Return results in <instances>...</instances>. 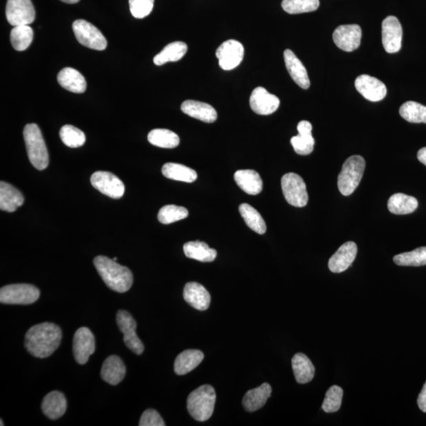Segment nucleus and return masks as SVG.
Listing matches in <instances>:
<instances>
[{
	"mask_svg": "<svg viewBox=\"0 0 426 426\" xmlns=\"http://www.w3.org/2000/svg\"><path fill=\"white\" fill-rule=\"evenodd\" d=\"M203 352L199 349H187L180 353L174 364V373L185 375L191 372L203 361Z\"/></svg>",
	"mask_w": 426,
	"mask_h": 426,
	"instance_id": "nucleus-28",
	"label": "nucleus"
},
{
	"mask_svg": "<svg viewBox=\"0 0 426 426\" xmlns=\"http://www.w3.org/2000/svg\"><path fill=\"white\" fill-rule=\"evenodd\" d=\"M239 210L245 223H247L251 230L259 234H263L266 232V223L263 217L254 207L244 203L239 205Z\"/></svg>",
	"mask_w": 426,
	"mask_h": 426,
	"instance_id": "nucleus-36",
	"label": "nucleus"
},
{
	"mask_svg": "<svg viewBox=\"0 0 426 426\" xmlns=\"http://www.w3.org/2000/svg\"><path fill=\"white\" fill-rule=\"evenodd\" d=\"M24 204V196L12 185L0 183V210L14 212Z\"/></svg>",
	"mask_w": 426,
	"mask_h": 426,
	"instance_id": "nucleus-25",
	"label": "nucleus"
},
{
	"mask_svg": "<svg viewBox=\"0 0 426 426\" xmlns=\"http://www.w3.org/2000/svg\"><path fill=\"white\" fill-rule=\"evenodd\" d=\"M62 2L69 4L77 3L80 0H61Z\"/></svg>",
	"mask_w": 426,
	"mask_h": 426,
	"instance_id": "nucleus-48",
	"label": "nucleus"
},
{
	"mask_svg": "<svg viewBox=\"0 0 426 426\" xmlns=\"http://www.w3.org/2000/svg\"><path fill=\"white\" fill-rule=\"evenodd\" d=\"M181 110L187 116L201 120L204 123H214L217 119L216 109L209 103L196 101H185L183 103Z\"/></svg>",
	"mask_w": 426,
	"mask_h": 426,
	"instance_id": "nucleus-22",
	"label": "nucleus"
},
{
	"mask_svg": "<svg viewBox=\"0 0 426 426\" xmlns=\"http://www.w3.org/2000/svg\"><path fill=\"white\" fill-rule=\"evenodd\" d=\"M234 181L245 193L256 195L263 190V181L260 174L254 170H239L234 174Z\"/></svg>",
	"mask_w": 426,
	"mask_h": 426,
	"instance_id": "nucleus-29",
	"label": "nucleus"
},
{
	"mask_svg": "<svg viewBox=\"0 0 426 426\" xmlns=\"http://www.w3.org/2000/svg\"><path fill=\"white\" fill-rule=\"evenodd\" d=\"M403 119L413 123H426V107L417 102L408 101L400 107Z\"/></svg>",
	"mask_w": 426,
	"mask_h": 426,
	"instance_id": "nucleus-38",
	"label": "nucleus"
},
{
	"mask_svg": "<svg viewBox=\"0 0 426 426\" xmlns=\"http://www.w3.org/2000/svg\"><path fill=\"white\" fill-rule=\"evenodd\" d=\"M94 263L102 280L111 290L124 293L132 287L133 274L128 267L120 265L105 256H97Z\"/></svg>",
	"mask_w": 426,
	"mask_h": 426,
	"instance_id": "nucleus-2",
	"label": "nucleus"
},
{
	"mask_svg": "<svg viewBox=\"0 0 426 426\" xmlns=\"http://www.w3.org/2000/svg\"><path fill=\"white\" fill-rule=\"evenodd\" d=\"M101 378L107 383L112 385H117L121 382L125 375V367L122 359L112 355L103 363L101 369Z\"/></svg>",
	"mask_w": 426,
	"mask_h": 426,
	"instance_id": "nucleus-26",
	"label": "nucleus"
},
{
	"mask_svg": "<svg viewBox=\"0 0 426 426\" xmlns=\"http://www.w3.org/2000/svg\"><path fill=\"white\" fill-rule=\"evenodd\" d=\"M113 260H114V261H116L118 260V258H113Z\"/></svg>",
	"mask_w": 426,
	"mask_h": 426,
	"instance_id": "nucleus-50",
	"label": "nucleus"
},
{
	"mask_svg": "<svg viewBox=\"0 0 426 426\" xmlns=\"http://www.w3.org/2000/svg\"><path fill=\"white\" fill-rule=\"evenodd\" d=\"M403 29L395 16H389L382 23V43L387 53H396L402 47Z\"/></svg>",
	"mask_w": 426,
	"mask_h": 426,
	"instance_id": "nucleus-14",
	"label": "nucleus"
},
{
	"mask_svg": "<svg viewBox=\"0 0 426 426\" xmlns=\"http://www.w3.org/2000/svg\"><path fill=\"white\" fill-rule=\"evenodd\" d=\"M61 340L62 332L60 327L45 322L31 327L26 332L25 346L32 356L45 358L56 352Z\"/></svg>",
	"mask_w": 426,
	"mask_h": 426,
	"instance_id": "nucleus-1",
	"label": "nucleus"
},
{
	"mask_svg": "<svg viewBox=\"0 0 426 426\" xmlns=\"http://www.w3.org/2000/svg\"><path fill=\"white\" fill-rule=\"evenodd\" d=\"M117 325L123 334V341L131 352L141 354L144 352V345L136 333V322L133 316L125 310L118 311L116 315Z\"/></svg>",
	"mask_w": 426,
	"mask_h": 426,
	"instance_id": "nucleus-10",
	"label": "nucleus"
},
{
	"mask_svg": "<svg viewBox=\"0 0 426 426\" xmlns=\"http://www.w3.org/2000/svg\"><path fill=\"white\" fill-rule=\"evenodd\" d=\"M140 426H165V423L163 422L159 413L155 409H148L142 414L140 422Z\"/></svg>",
	"mask_w": 426,
	"mask_h": 426,
	"instance_id": "nucleus-45",
	"label": "nucleus"
},
{
	"mask_svg": "<svg viewBox=\"0 0 426 426\" xmlns=\"http://www.w3.org/2000/svg\"><path fill=\"white\" fill-rule=\"evenodd\" d=\"M333 41L343 51L351 52L361 45L362 29L358 25H343L333 32Z\"/></svg>",
	"mask_w": 426,
	"mask_h": 426,
	"instance_id": "nucleus-15",
	"label": "nucleus"
},
{
	"mask_svg": "<svg viewBox=\"0 0 426 426\" xmlns=\"http://www.w3.org/2000/svg\"><path fill=\"white\" fill-rule=\"evenodd\" d=\"M188 48L187 43L182 41H176L169 43L163 50L157 54L154 59L156 65H165L169 62H177L187 53Z\"/></svg>",
	"mask_w": 426,
	"mask_h": 426,
	"instance_id": "nucleus-34",
	"label": "nucleus"
},
{
	"mask_svg": "<svg viewBox=\"0 0 426 426\" xmlns=\"http://www.w3.org/2000/svg\"><path fill=\"white\" fill-rule=\"evenodd\" d=\"M90 181L92 187L109 198L119 199L125 193L123 183L111 172H97L92 174Z\"/></svg>",
	"mask_w": 426,
	"mask_h": 426,
	"instance_id": "nucleus-11",
	"label": "nucleus"
},
{
	"mask_svg": "<svg viewBox=\"0 0 426 426\" xmlns=\"http://www.w3.org/2000/svg\"><path fill=\"white\" fill-rule=\"evenodd\" d=\"M189 216V212L185 207L174 205H168L161 207L158 213V220L163 225L182 221Z\"/></svg>",
	"mask_w": 426,
	"mask_h": 426,
	"instance_id": "nucleus-42",
	"label": "nucleus"
},
{
	"mask_svg": "<svg viewBox=\"0 0 426 426\" xmlns=\"http://www.w3.org/2000/svg\"><path fill=\"white\" fill-rule=\"evenodd\" d=\"M183 298L191 307L201 311L209 309L211 303V296L209 292L201 284L196 282L185 284Z\"/></svg>",
	"mask_w": 426,
	"mask_h": 426,
	"instance_id": "nucleus-19",
	"label": "nucleus"
},
{
	"mask_svg": "<svg viewBox=\"0 0 426 426\" xmlns=\"http://www.w3.org/2000/svg\"><path fill=\"white\" fill-rule=\"evenodd\" d=\"M131 14L136 19H144L150 15L154 6V0H129Z\"/></svg>",
	"mask_w": 426,
	"mask_h": 426,
	"instance_id": "nucleus-44",
	"label": "nucleus"
},
{
	"mask_svg": "<svg viewBox=\"0 0 426 426\" xmlns=\"http://www.w3.org/2000/svg\"><path fill=\"white\" fill-rule=\"evenodd\" d=\"M297 129L298 134L291 139L294 150L298 155H309L314 151L315 145V140L312 135V125L303 120L298 124Z\"/></svg>",
	"mask_w": 426,
	"mask_h": 426,
	"instance_id": "nucleus-20",
	"label": "nucleus"
},
{
	"mask_svg": "<svg viewBox=\"0 0 426 426\" xmlns=\"http://www.w3.org/2000/svg\"><path fill=\"white\" fill-rule=\"evenodd\" d=\"M39 297V289L31 284H10L0 290V302L3 304L30 305L37 302Z\"/></svg>",
	"mask_w": 426,
	"mask_h": 426,
	"instance_id": "nucleus-6",
	"label": "nucleus"
},
{
	"mask_svg": "<svg viewBox=\"0 0 426 426\" xmlns=\"http://www.w3.org/2000/svg\"><path fill=\"white\" fill-rule=\"evenodd\" d=\"M281 187L284 198L288 204L302 207L307 205L309 196L303 178L296 173L284 174L281 179Z\"/></svg>",
	"mask_w": 426,
	"mask_h": 426,
	"instance_id": "nucleus-7",
	"label": "nucleus"
},
{
	"mask_svg": "<svg viewBox=\"0 0 426 426\" xmlns=\"http://www.w3.org/2000/svg\"><path fill=\"white\" fill-rule=\"evenodd\" d=\"M6 16L10 25L30 26L36 19L35 8L31 0H8Z\"/></svg>",
	"mask_w": 426,
	"mask_h": 426,
	"instance_id": "nucleus-9",
	"label": "nucleus"
},
{
	"mask_svg": "<svg viewBox=\"0 0 426 426\" xmlns=\"http://www.w3.org/2000/svg\"><path fill=\"white\" fill-rule=\"evenodd\" d=\"M72 27L76 39L81 45L97 51L105 50L107 48L108 43L105 36L89 21L76 20Z\"/></svg>",
	"mask_w": 426,
	"mask_h": 426,
	"instance_id": "nucleus-8",
	"label": "nucleus"
},
{
	"mask_svg": "<svg viewBox=\"0 0 426 426\" xmlns=\"http://www.w3.org/2000/svg\"><path fill=\"white\" fill-rule=\"evenodd\" d=\"M183 251L188 258L201 262H212L217 256V251L211 249L205 243L200 241L189 242L183 245Z\"/></svg>",
	"mask_w": 426,
	"mask_h": 426,
	"instance_id": "nucleus-32",
	"label": "nucleus"
},
{
	"mask_svg": "<svg viewBox=\"0 0 426 426\" xmlns=\"http://www.w3.org/2000/svg\"><path fill=\"white\" fill-rule=\"evenodd\" d=\"M0 425H1V426L4 425V423H3L2 419H1V424H0Z\"/></svg>",
	"mask_w": 426,
	"mask_h": 426,
	"instance_id": "nucleus-49",
	"label": "nucleus"
},
{
	"mask_svg": "<svg viewBox=\"0 0 426 426\" xmlns=\"http://www.w3.org/2000/svg\"><path fill=\"white\" fill-rule=\"evenodd\" d=\"M418 206V200L412 196L398 193L387 201V209L396 215H407L414 212Z\"/></svg>",
	"mask_w": 426,
	"mask_h": 426,
	"instance_id": "nucleus-31",
	"label": "nucleus"
},
{
	"mask_svg": "<svg viewBox=\"0 0 426 426\" xmlns=\"http://www.w3.org/2000/svg\"><path fill=\"white\" fill-rule=\"evenodd\" d=\"M34 35L30 26H14L10 32V42L16 51L23 52L30 46Z\"/></svg>",
	"mask_w": 426,
	"mask_h": 426,
	"instance_id": "nucleus-37",
	"label": "nucleus"
},
{
	"mask_svg": "<svg viewBox=\"0 0 426 426\" xmlns=\"http://www.w3.org/2000/svg\"><path fill=\"white\" fill-rule=\"evenodd\" d=\"M320 6L319 0H283L282 8L290 14L313 12Z\"/></svg>",
	"mask_w": 426,
	"mask_h": 426,
	"instance_id": "nucleus-39",
	"label": "nucleus"
},
{
	"mask_svg": "<svg viewBox=\"0 0 426 426\" xmlns=\"http://www.w3.org/2000/svg\"><path fill=\"white\" fill-rule=\"evenodd\" d=\"M163 176L169 179L185 183H194L198 179V174L187 166L176 163H167L162 168Z\"/></svg>",
	"mask_w": 426,
	"mask_h": 426,
	"instance_id": "nucleus-33",
	"label": "nucleus"
},
{
	"mask_svg": "<svg viewBox=\"0 0 426 426\" xmlns=\"http://www.w3.org/2000/svg\"><path fill=\"white\" fill-rule=\"evenodd\" d=\"M148 141L152 145L163 149H174L179 145V136L167 129H154L150 131Z\"/></svg>",
	"mask_w": 426,
	"mask_h": 426,
	"instance_id": "nucleus-35",
	"label": "nucleus"
},
{
	"mask_svg": "<svg viewBox=\"0 0 426 426\" xmlns=\"http://www.w3.org/2000/svg\"><path fill=\"white\" fill-rule=\"evenodd\" d=\"M354 85L359 94L369 101H382L387 95L385 85L379 79L368 74L360 75L355 80Z\"/></svg>",
	"mask_w": 426,
	"mask_h": 426,
	"instance_id": "nucleus-16",
	"label": "nucleus"
},
{
	"mask_svg": "<svg viewBox=\"0 0 426 426\" xmlns=\"http://www.w3.org/2000/svg\"><path fill=\"white\" fill-rule=\"evenodd\" d=\"M365 161L361 156H349L344 162L338 177V188L343 196H349L357 189L363 176Z\"/></svg>",
	"mask_w": 426,
	"mask_h": 426,
	"instance_id": "nucleus-5",
	"label": "nucleus"
},
{
	"mask_svg": "<svg viewBox=\"0 0 426 426\" xmlns=\"http://www.w3.org/2000/svg\"><path fill=\"white\" fill-rule=\"evenodd\" d=\"M244 52L241 43L236 40H228L217 48L216 56L223 70H232L242 63Z\"/></svg>",
	"mask_w": 426,
	"mask_h": 426,
	"instance_id": "nucleus-13",
	"label": "nucleus"
},
{
	"mask_svg": "<svg viewBox=\"0 0 426 426\" xmlns=\"http://www.w3.org/2000/svg\"><path fill=\"white\" fill-rule=\"evenodd\" d=\"M29 159L37 170L43 171L49 165V156L41 131L35 123L27 124L23 131Z\"/></svg>",
	"mask_w": 426,
	"mask_h": 426,
	"instance_id": "nucleus-4",
	"label": "nucleus"
},
{
	"mask_svg": "<svg viewBox=\"0 0 426 426\" xmlns=\"http://www.w3.org/2000/svg\"><path fill=\"white\" fill-rule=\"evenodd\" d=\"M96 349L95 337L86 327L76 331L73 340L74 356L80 365H85Z\"/></svg>",
	"mask_w": 426,
	"mask_h": 426,
	"instance_id": "nucleus-12",
	"label": "nucleus"
},
{
	"mask_svg": "<svg viewBox=\"0 0 426 426\" xmlns=\"http://www.w3.org/2000/svg\"><path fill=\"white\" fill-rule=\"evenodd\" d=\"M58 83L63 89L74 94H83L87 88L84 76L71 68H63L58 74Z\"/></svg>",
	"mask_w": 426,
	"mask_h": 426,
	"instance_id": "nucleus-24",
	"label": "nucleus"
},
{
	"mask_svg": "<svg viewBox=\"0 0 426 426\" xmlns=\"http://www.w3.org/2000/svg\"><path fill=\"white\" fill-rule=\"evenodd\" d=\"M418 159L426 166V147L420 149L418 152Z\"/></svg>",
	"mask_w": 426,
	"mask_h": 426,
	"instance_id": "nucleus-47",
	"label": "nucleus"
},
{
	"mask_svg": "<svg viewBox=\"0 0 426 426\" xmlns=\"http://www.w3.org/2000/svg\"><path fill=\"white\" fill-rule=\"evenodd\" d=\"M272 387L270 384L264 383L254 389L245 393L243 400V406L245 411L254 412L263 407L267 398L271 396Z\"/></svg>",
	"mask_w": 426,
	"mask_h": 426,
	"instance_id": "nucleus-27",
	"label": "nucleus"
},
{
	"mask_svg": "<svg viewBox=\"0 0 426 426\" xmlns=\"http://www.w3.org/2000/svg\"><path fill=\"white\" fill-rule=\"evenodd\" d=\"M281 101L278 98L270 94L263 87H256L250 98V105L252 110L261 116H269L274 113Z\"/></svg>",
	"mask_w": 426,
	"mask_h": 426,
	"instance_id": "nucleus-17",
	"label": "nucleus"
},
{
	"mask_svg": "<svg viewBox=\"0 0 426 426\" xmlns=\"http://www.w3.org/2000/svg\"><path fill=\"white\" fill-rule=\"evenodd\" d=\"M418 405L420 411L426 413V382L423 386L422 392H420L418 396Z\"/></svg>",
	"mask_w": 426,
	"mask_h": 426,
	"instance_id": "nucleus-46",
	"label": "nucleus"
},
{
	"mask_svg": "<svg viewBox=\"0 0 426 426\" xmlns=\"http://www.w3.org/2000/svg\"><path fill=\"white\" fill-rule=\"evenodd\" d=\"M358 247L356 243L347 242L341 245L336 252L332 256L329 261L331 272L341 273L346 271L356 258Z\"/></svg>",
	"mask_w": 426,
	"mask_h": 426,
	"instance_id": "nucleus-18",
	"label": "nucleus"
},
{
	"mask_svg": "<svg viewBox=\"0 0 426 426\" xmlns=\"http://www.w3.org/2000/svg\"><path fill=\"white\" fill-rule=\"evenodd\" d=\"M216 400V392L212 386L205 385L199 387L187 398V409L190 416L199 422L209 420L214 412Z\"/></svg>",
	"mask_w": 426,
	"mask_h": 426,
	"instance_id": "nucleus-3",
	"label": "nucleus"
},
{
	"mask_svg": "<svg viewBox=\"0 0 426 426\" xmlns=\"http://www.w3.org/2000/svg\"><path fill=\"white\" fill-rule=\"evenodd\" d=\"M395 263L400 266L419 267L426 265V247H420L411 252L398 254L393 258Z\"/></svg>",
	"mask_w": 426,
	"mask_h": 426,
	"instance_id": "nucleus-41",
	"label": "nucleus"
},
{
	"mask_svg": "<svg viewBox=\"0 0 426 426\" xmlns=\"http://www.w3.org/2000/svg\"><path fill=\"white\" fill-rule=\"evenodd\" d=\"M294 378L299 384H307L314 379L315 367L307 355L298 353L292 358Z\"/></svg>",
	"mask_w": 426,
	"mask_h": 426,
	"instance_id": "nucleus-30",
	"label": "nucleus"
},
{
	"mask_svg": "<svg viewBox=\"0 0 426 426\" xmlns=\"http://www.w3.org/2000/svg\"><path fill=\"white\" fill-rule=\"evenodd\" d=\"M68 404L62 392L53 391L43 398L41 409L45 416L52 420L61 418L67 411Z\"/></svg>",
	"mask_w": 426,
	"mask_h": 426,
	"instance_id": "nucleus-23",
	"label": "nucleus"
},
{
	"mask_svg": "<svg viewBox=\"0 0 426 426\" xmlns=\"http://www.w3.org/2000/svg\"><path fill=\"white\" fill-rule=\"evenodd\" d=\"M284 62L291 77L298 86L303 90H307L310 86V81L307 70L304 65L290 49H287L283 53Z\"/></svg>",
	"mask_w": 426,
	"mask_h": 426,
	"instance_id": "nucleus-21",
	"label": "nucleus"
},
{
	"mask_svg": "<svg viewBox=\"0 0 426 426\" xmlns=\"http://www.w3.org/2000/svg\"><path fill=\"white\" fill-rule=\"evenodd\" d=\"M59 136L64 145L73 149L83 146L86 141L83 131L72 125H63L59 131Z\"/></svg>",
	"mask_w": 426,
	"mask_h": 426,
	"instance_id": "nucleus-40",
	"label": "nucleus"
},
{
	"mask_svg": "<svg viewBox=\"0 0 426 426\" xmlns=\"http://www.w3.org/2000/svg\"><path fill=\"white\" fill-rule=\"evenodd\" d=\"M343 391L341 387L333 385L327 391L322 409L326 413H334L341 407Z\"/></svg>",
	"mask_w": 426,
	"mask_h": 426,
	"instance_id": "nucleus-43",
	"label": "nucleus"
}]
</instances>
